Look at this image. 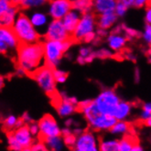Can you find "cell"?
<instances>
[{
    "label": "cell",
    "instance_id": "cell-13",
    "mask_svg": "<svg viewBox=\"0 0 151 151\" xmlns=\"http://www.w3.org/2000/svg\"><path fill=\"white\" fill-rule=\"evenodd\" d=\"M10 133L22 148L30 147L32 146V137L28 127L22 126Z\"/></svg>",
    "mask_w": 151,
    "mask_h": 151
},
{
    "label": "cell",
    "instance_id": "cell-36",
    "mask_svg": "<svg viewBox=\"0 0 151 151\" xmlns=\"http://www.w3.org/2000/svg\"><path fill=\"white\" fill-rule=\"evenodd\" d=\"M96 55H98L100 58H107V57L112 56V53L107 50H101Z\"/></svg>",
    "mask_w": 151,
    "mask_h": 151
},
{
    "label": "cell",
    "instance_id": "cell-20",
    "mask_svg": "<svg viewBox=\"0 0 151 151\" xmlns=\"http://www.w3.org/2000/svg\"><path fill=\"white\" fill-rule=\"evenodd\" d=\"M126 38H124L118 34H113L109 37L108 42L111 49L114 50H120L126 45Z\"/></svg>",
    "mask_w": 151,
    "mask_h": 151
},
{
    "label": "cell",
    "instance_id": "cell-1",
    "mask_svg": "<svg viewBox=\"0 0 151 151\" xmlns=\"http://www.w3.org/2000/svg\"><path fill=\"white\" fill-rule=\"evenodd\" d=\"M17 54L19 69L30 76L37 70L45 65L44 48L41 43H20L17 45Z\"/></svg>",
    "mask_w": 151,
    "mask_h": 151
},
{
    "label": "cell",
    "instance_id": "cell-12",
    "mask_svg": "<svg viewBox=\"0 0 151 151\" xmlns=\"http://www.w3.org/2000/svg\"><path fill=\"white\" fill-rule=\"evenodd\" d=\"M72 7L70 0H53L50 7V13L54 19H61Z\"/></svg>",
    "mask_w": 151,
    "mask_h": 151
},
{
    "label": "cell",
    "instance_id": "cell-27",
    "mask_svg": "<svg viewBox=\"0 0 151 151\" xmlns=\"http://www.w3.org/2000/svg\"><path fill=\"white\" fill-rule=\"evenodd\" d=\"M8 144H9V148L11 150H14V151H21L23 148L21 147V146L17 143V141L15 139V137H13V135L9 132L8 133Z\"/></svg>",
    "mask_w": 151,
    "mask_h": 151
},
{
    "label": "cell",
    "instance_id": "cell-37",
    "mask_svg": "<svg viewBox=\"0 0 151 151\" xmlns=\"http://www.w3.org/2000/svg\"><path fill=\"white\" fill-rule=\"evenodd\" d=\"M30 134L33 136H36L39 134V126L38 125H35V124H32V125L29 127Z\"/></svg>",
    "mask_w": 151,
    "mask_h": 151
},
{
    "label": "cell",
    "instance_id": "cell-3",
    "mask_svg": "<svg viewBox=\"0 0 151 151\" xmlns=\"http://www.w3.org/2000/svg\"><path fill=\"white\" fill-rule=\"evenodd\" d=\"M73 40L58 41V40H48L43 44L44 48V58H45V65L53 68L60 61L63 52L67 50Z\"/></svg>",
    "mask_w": 151,
    "mask_h": 151
},
{
    "label": "cell",
    "instance_id": "cell-29",
    "mask_svg": "<svg viewBox=\"0 0 151 151\" xmlns=\"http://www.w3.org/2000/svg\"><path fill=\"white\" fill-rule=\"evenodd\" d=\"M12 6L10 0H0V17L3 16Z\"/></svg>",
    "mask_w": 151,
    "mask_h": 151
},
{
    "label": "cell",
    "instance_id": "cell-34",
    "mask_svg": "<svg viewBox=\"0 0 151 151\" xmlns=\"http://www.w3.org/2000/svg\"><path fill=\"white\" fill-rule=\"evenodd\" d=\"M30 148L32 149V151H48L47 147H45V145H44L42 142L41 143H39V144L33 145Z\"/></svg>",
    "mask_w": 151,
    "mask_h": 151
},
{
    "label": "cell",
    "instance_id": "cell-48",
    "mask_svg": "<svg viewBox=\"0 0 151 151\" xmlns=\"http://www.w3.org/2000/svg\"><path fill=\"white\" fill-rule=\"evenodd\" d=\"M21 151H32V149L30 147H26V148H23Z\"/></svg>",
    "mask_w": 151,
    "mask_h": 151
},
{
    "label": "cell",
    "instance_id": "cell-16",
    "mask_svg": "<svg viewBox=\"0 0 151 151\" xmlns=\"http://www.w3.org/2000/svg\"><path fill=\"white\" fill-rule=\"evenodd\" d=\"M130 110H131V105L128 103L119 102L114 109L113 116L116 120H123L129 114Z\"/></svg>",
    "mask_w": 151,
    "mask_h": 151
},
{
    "label": "cell",
    "instance_id": "cell-33",
    "mask_svg": "<svg viewBox=\"0 0 151 151\" xmlns=\"http://www.w3.org/2000/svg\"><path fill=\"white\" fill-rule=\"evenodd\" d=\"M151 118V105L150 104H146L143 107V113H142V119L147 121V119Z\"/></svg>",
    "mask_w": 151,
    "mask_h": 151
},
{
    "label": "cell",
    "instance_id": "cell-4",
    "mask_svg": "<svg viewBox=\"0 0 151 151\" xmlns=\"http://www.w3.org/2000/svg\"><path fill=\"white\" fill-rule=\"evenodd\" d=\"M40 86L50 96L56 93L55 90V79L53 76V70L52 68L44 65L39 70H37L32 75H31Z\"/></svg>",
    "mask_w": 151,
    "mask_h": 151
},
{
    "label": "cell",
    "instance_id": "cell-2",
    "mask_svg": "<svg viewBox=\"0 0 151 151\" xmlns=\"http://www.w3.org/2000/svg\"><path fill=\"white\" fill-rule=\"evenodd\" d=\"M12 30L17 40L23 44L36 43L39 40V34L35 29L34 26L31 24L29 19L25 15L20 14L14 20Z\"/></svg>",
    "mask_w": 151,
    "mask_h": 151
},
{
    "label": "cell",
    "instance_id": "cell-21",
    "mask_svg": "<svg viewBox=\"0 0 151 151\" xmlns=\"http://www.w3.org/2000/svg\"><path fill=\"white\" fill-rule=\"evenodd\" d=\"M93 0H74L72 3V6L79 12L88 13L89 10L92 8Z\"/></svg>",
    "mask_w": 151,
    "mask_h": 151
},
{
    "label": "cell",
    "instance_id": "cell-42",
    "mask_svg": "<svg viewBox=\"0 0 151 151\" xmlns=\"http://www.w3.org/2000/svg\"><path fill=\"white\" fill-rule=\"evenodd\" d=\"M119 2H121L122 4L125 5L127 7L132 6V5H134V2H135V0H118Z\"/></svg>",
    "mask_w": 151,
    "mask_h": 151
},
{
    "label": "cell",
    "instance_id": "cell-14",
    "mask_svg": "<svg viewBox=\"0 0 151 151\" xmlns=\"http://www.w3.org/2000/svg\"><path fill=\"white\" fill-rule=\"evenodd\" d=\"M61 22H63L65 29L70 33L73 34V32L74 31L76 26L80 20V17L77 12L75 11H69L63 19H61Z\"/></svg>",
    "mask_w": 151,
    "mask_h": 151
},
{
    "label": "cell",
    "instance_id": "cell-6",
    "mask_svg": "<svg viewBox=\"0 0 151 151\" xmlns=\"http://www.w3.org/2000/svg\"><path fill=\"white\" fill-rule=\"evenodd\" d=\"M39 134L41 142L49 137L60 136V130L55 119L51 115L46 114L39 123Z\"/></svg>",
    "mask_w": 151,
    "mask_h": 151
},
{
    "label": "cell",
    "instance_id": "cell-10",
    "mask_svg": "<svg viewBox=\"0 0 151 151\" xmlns=\"http://www.w3.org/2000/svg\"><path fill=\"white\" fill-rule=\"evenodd\" d=\"M116 122L117 120L113 115L101 114L99 112L92 120L89 121V124H90V126L94 130H106V129H111V127Z\"/></svg>",
    "mask_w": 151,
    "mask_h": 151
},
{
    "label": "cell",
    "instance_id": "cell-45",
    "mask_svg": "<svg viewBox=\"0 0 151 151\" xmlns=\"http://www.w3.org/2000/svg\"><path fill=\"white\" fill-rule=\"evenodd\" d=\"M131 151H144V150H143V148H142V147L138 145V143H137V144H136L134 147H132Z\"/></svg>",
    "mask_w": 151,
    "mask_h": 151
},
{
    "label": "cell",
    "instance_id": "cell-38",
    "mask_svg": "<svg viewBox=\"0 0 151 151\" xmlns=\"http://www.w3.org/2000/svg\"><path fill=\"white\" fill-rule=\"evenodd\" d=\"M125 30H126L127 36L129 38H134V37H136V36H137V35H138V33L135 29H128V28L126 29L125 28Z\"/></svg>",
    "mask_w": 151,
    "mask_h": 151
},
{
    "label": "cell",
    "instance_id": "cell-9",
    "mask_svg": "<svg viewBox=\"0 0 151 151\" xmlns=\"http://www.w3.org/2000/svg\"><path fill=\"white\" fill-rule=\"evenodd\" d=\"M19 45L16 35L9 27H0V52H6L8 49H14Z\"/></svg>",
    "mask_w": 151,
    "mask_h": 151
},
{
    "label": "cell",
    "instance_id": "cell-26",
    "mask_svg": "<svg viewBox=\"0 0 151 151\" xmlns=\"http://www.w3.org/2000/svg\"><path fill=\"white\" fill-rule=\"evenodd\" d=\"M31 24L34 26V28H41L45 26L47 23V17L42 13H35L32 15L31 19H29Z\"/></svg>",
    "mask_w": 151,
    "mask_h": 151
},
{
    "label": "cell",
    "instance_id": "cell-35",
    "mask_svg": "<svg viewBox=\"0 0 151 151\" xmlns=\"http://www.w3.org/2000/svg\"><path fill=\"white\" fill-rule=\"evenodd\" d=\"M144 39L147 42L150 43V41H151V27H150V25H147L146 27L145 33H144Z\"/></svg>",
    "mask_w": 151,
    "mask_h": 151
},
{
    "label": "cell",
    "instance_id": "cell-23",
    "mask_svg": "<svg viewBox=\"0 0 151 151\" xmlns=\"http://www.w3.org/2000/svg\"><path fill=\"white\" fill-rule=\"evenodd\" d=\"M111 132L113 134H127V133L133 132L131 125L127 122H116L111 127Z\"/></svg>",
    "mask_w": 151,
    "mask_h": 151
},
{
    "label": "cell",
    "instance_id": "cell-46",
    "mask_svg": "<svg viewBox=\"0 0 151 151\" xmlns=\"http://www.w3.org/2000/svg\"><path fill=\"white\" fill-rule=\"evenodd\" d=\"M139 80V72H138V70L137 69L136 70V81L137 82Z\"/></svg>",
    "mask_w": 151,
    "mask_h": 151
},
{
    "label": "cell",
    "instance_id": "cell-8",
    "mask_svg": "<svg viewBox=\"0 0 151 151\" xmlns=\"http://www.w3.org/2000/svg\"><path fill=\"white\" fill-rule=\"evenodd\" d=\"M94 29V17L91 14H84L79 20L74 31L73 32V40H83L87 34L92 33Z\"/></svg>",
    "mask_w": 151,
    "mask_h": 151
},
{
    "label": "cell",
    "instance_id": "cell-24",
    "mask_svg": "<svg viewBox=\"0 0 151 151\" xmlns=\"http://www.w3.org/2000/svg\"><path fill=\"white\" fill-rule=\"evenodd\" d=\"M47 0H10V2L14 6H21L23 7L29 6H39L45 3Z\"/></svg>",
    "mask_w": 151,
    "mask_h": 151
},
{
    "label": "cell",
    "instance_id": "cell-30",
    "mask_svg": "<svg viewBox=\"0 0 151 151\" xmlns=\"http://www.w3.org/2000/svg\"><path fill=\"white\" fill-rule=\"evenodd\" d=\"M53 76H54L55 82L58 83H64L67 78L66 73L60 72V70H53Z\"/></svg>",
    "mask_w": 151,
    "mask_h": 151
},
{
    "label": "cell",
    "instance_id": "cell-5",
    "mask_svg": "<svg viewBox=\"0 0 151 151\" xmlns=\"http://www.w3.org/2000/svg\"><path fill=\"white\" fill-rule=\"evenodd\" d=\"M120 102L118 96L111 90L104 91L93 102L97 110L101 114L113 115L116 105Z\"/></svg>",
    "mask_w": 151,
    "mask_h": 151
},
{
    "label": "cell",
    "instance_id": "cell-43",
    "mask_svg": "<svg viewBox=\"0 0 151 151\" xmlns=\"http://www.w3.org/2000/svg\"><path fill=\"white\" fill-rule=\"evenodd\" d=\"M146 19L147 21L148 22V24L151 22V9H150V7L148 8V10L147 11V15H146Z\"/></svg>",
    "mask_w": 151,
    "mask_h": 151
},
{
    "label": "cell",
    "instance_id": "cell-32",
    "mask_svg": "<svg viewBox=\"0 0 151 151\" xmlns=\"http://www.w3.org/2000/svg\"><path fill=\"white\" fill-rule=\"evenodd\" d=\"M127 9V7L124 4H122L121 2L118 1V2H116V5H115L114 13L116 16H123L124 14L126 13Z\"/></svg>",
    "mask_w": 151,
    "mask_h": 151
},
{
    "label": "cell",
    "instance_id": "cell-18",
    "mask_svg": "<svg viewBox=\"0 0 151 151\" xmlns=\"http://www.w3.org/2000/svg\"><path fill=\"white\" fill-rule=\"evenodd\" d=\"M17 14V6L12 5L3 16L0 17V27H10L15 20Z\"/></svg>",
    "mask_w": 151,
    "mask_h": 151
},
{
    "label": "cell",
    "instance_id": "cell-19",
    "mask_svg": "<svg viewBox=\"0 0 151 151\" xmlns=\"http://www.w3.org/2000/svg\"><path fill=\"white\" fill-rule=\"evenodd\" d=\"M116 17H117V16L115 15L114 12L102 14L99 19V21H98V24H99V27L101 28V29H106L110 28V27L116 21Z\"/></svg>",
    "mask_w": 151,
    "mask_h": 151
},
{
    "label": "cell",
    "instance_id": "cell-31",
    "mask_svg": "<svg viewBox=\"0 0 151 151\" xmlns=\"http://www.w3.org/2000/svg\"><path fill=\"white\" fill-rule=\"evenodd\" d=\"M64 143L68 147H70V148H73L74 146H75V143H76V137H75V135H72L70 133L69 135L65 136L64 137Z\"/></svg>",
    "mask_w": 151,
    "mask_h": 151
},
{
    "label": "cell",
    "instance_id": "cell-44",
    "mask_svg": "<svg viewBox=\"0 0 151 151\" xmlns=\"http://www.w3.org/2000/svg\"><path fill=\"white\" fill-rule=\"evenodd\" d=\"M22 120H23V122H31L32 120H31V118H30V116L28 114H23V117H22Z\"/></svg>",
    "mask_w": 151,
    "mask_h": 151
},
{
    "label": "cell",
    "instance_id": "cell-11",
    "mask_svg": "<svg viewBox=\"0 0 151 151\" xmlns=\"http://www.w3.org/2000/svg\"><path fill=\"white\" fill-rule=\"evenodd\" d=\"M74 151H99L93 134L85 132L81 134L74 146Z\"/></svg>",
    "mask_w": 151,
    "mask_h": 151
},
{
    "label": "cell",
    "instance_id": "cell-7",
    "mask_svg": "<svg viewBox=\"0 0 151 151\" xmlns=\"http://www.w3.org/2000/svg\"><path fill=\"white\" fill-rule=\"evenodd\" d=\"M46 38L48 40H73V38L70 37V34L65 29L60 19H54L50 24L46 33Z\"/></svg>",
    "mask_w": 151,
    "mask_h": 151
},
{
    "label": "cell",
    "instance_id": "cell-17",
    "mask_svg": "<svg viewBox=\"0 0 151 151\" xmlns=\"http://www.w3.org/2000/svg\"><path fill=\"white\" fill-rule=\"evenodd\" d=\"M137 143V138L133 135V132L127 133V136L119 141V151H131L132 147Z\"/></svg>",
    "mask_w": 151,
    "mask_h": 151
},
{
    "label": "cell",
    "instance_id": "cell-40",
    "mask_svg": "<svg viewBox=\"0 0 151 151\" xmlns=\"http://www.w3.org/2000/svg\"><path fill=\"white\" fill-rule=\"evenodd\" d=\"M94 34H93V32H92V33H89V34H87L86 36L83 39L84 41H86V42H90V41H92L93 39H94Z\"/></svg>",
    "mask_w": 151,
    "mask_h": 151
},
{
    "label": "cell",
    "instance_id": "cell-22",
    "mask_svg": "<svg viewBox=\"0 0 151 151\" xmlns=\"http://www.w3.org/2000/svg\"><path fill=\"white\" fill-rule=\"evenodd\" d=\"M43 144H46L52 151H59L63 147V141L60 136L57 137H49L42 141Z\"/></svg>",
    "mask_w": 151,
    "mask_h": 151
},
{
    "label": "cell",
    "instance_id": "cell-28",
    "mask_svg": "<svg viewBox=\"0 0 151 151\" xmlns=\"http://www.w3.org/2000/svg\"><path fill=\"white\" fill-rule=\"evenodd\" d=\"M17 119L14 116V115H10L6 118L4 122V127L6 130H10L14 127H16V124H17Z\"/></svg>",
    "mask_w": 151,
    "mask_h": 151
},
{
    "label": "cell",
    "instance_id": "cell-41",
    "mask_svg": "<svg viewBox=\"0 0 151 151\" xmlns=\"http://www.w3.org/2000/svg\"><path fill=\"white\" fill-rule=\"evenodd\" d=\"M147 2H148V0H135L134 5H135L136 6L139 7V6H142L146 5Z\"/></svg>",
    "mask_w": 151,
    "mask_h": 151
},
{
    "label": "cell",
    "instance_id": "cell-15",
    "mask_svg": "<svg viewBox=\"0 0 151 151\" xmlns=\"http://www.w3.org/2000/svg\"><path fill=\"white\" fill-rule=\"evenodd\" d=\"M116 1L115 0H95L94 6L97 12L101 14L114 12Z\"/></svg>",
    "mask_w": 151,
    "mask_h": 151
},
{
    "label": "cell",
    "instance_id": "cell-39",
    "mask_svg": "<svg viewBox=\"0 0 151 151\" xmlns=\"http://www.w3.org/2000/svg\"><path fill=\"white\" fill-rule=\"evenodd\" d=\"M90 53H91V50L87 48H83V49H81V50H80V55H81V57H83V59H85Z\"/></svg>",
    "mask_w": 151,
    "mask_h": 151
},
{
    "label": "cell",
    "instance_id": "cell-47",
    "mask_svg": "<svg viewBox=\"0 0 151 151\" xmlns=\"http://www.w3.org/2000/svg\"><path fill=\"white\" fill-rule=\"evenodd\" d=\"M73 124V120L72 119H69L67 122H66V126H70Z\"/></svg>",
    "mask_w": 151,
    "mask_h": 151
},
{
    "label": "cell",
    "instance_id": "cell-25",
    "mask_svg": "<svg viewBox=\"0 0 151 151\" xmlns=\"http://www.w3.org/2000/svg\"><path fill=\"white\" fill-rule=\"evenodd\" d=\"M100 151H119V141L117 140L101 141Z\"/></svg>",
    "mask_w": 151,
    "mask_h": 151
}]
</instances>
